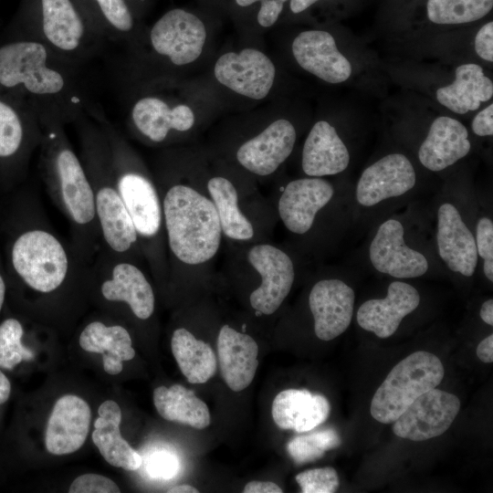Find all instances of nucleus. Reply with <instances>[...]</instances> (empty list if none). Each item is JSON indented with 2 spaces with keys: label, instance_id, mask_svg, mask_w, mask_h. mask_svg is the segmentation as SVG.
Returning a JSON list of instances; mask_svg holds the SVG:
<instances>
[{
  "label": "nucleus",
  "instance_id": "1",
  "mask_svg": "<svg viewBox=\"0 0 493 493\" xmlns=\"http://www.w3.org/2000/svg\"><path fill=\"white\" fill-rule=\"evenodd\" d=\"M79 69L37 40L17 37L0 45V89L27 105L40 121L67 125L99 108Z\"/></svg>",
  "mask_w": 493,
  "mask_h": 493
},
{
  "label": "nucleus",
  "instance_id": "2",
  "mask_svg": "<svg viewBox=\"0 0 493 493\" xmlns=\"http://www.w3.org/2000/svg\"><path fill=\"white\" fill-rule=\"evenodd\" d=\"M9 228L5 265L22 286L48 296L76 283H89V267L70 241L61 238L48 223L40 204L23 201Z\"/></svg>",
  "mask_w": 493,
  "mask_h": 493
},
{
  "label": "nucleus",
  "instance_id": "3",
  "mask_svg": "<svg viewBox=\"0 0 493 493\" xmlns=\"http://www.w3.org/2000/svg\"><path fill=\"white\" fill-rule=\"evenodd\" d=\"M41 124V178L53 204L68 221L71 245L91 264L101 241L89 179L68 137L66 125L53 119H45Z\"/></svg>",
  "mask_w": 493,
  "mask_h": 493
},
{
  "label": "nucleus",
  "instance_id": "4",
  "mask_svg": "<svg viewBox=\"0 0 493 493\" xmlns=\"http://www.w3.org/2000/svg\"><path fill=\"white\" fill-rule=\"evenodd\" d=\"M73 124L79 142V154L93 191L100 249L135 259L141 251L138 236L117 186L106 133L89 115Z\"/></svg>",
  "mask_w": 493,
  "mask_h": 493
},
{
  "label": "nucleus",
  "instance_id": "5",
  "mask_svg": "<svg viewBox=\"0 0 493 493\" xmlns=\"http://www.w3.org/2000/svg\"><path fill=\"white\" fill-rule=\"evenodd\" d=\"M158 187L164 241L173 263L196 266L217 253L222 229L210 197L189 184L170 180Z\"/></svg>",
  "mask_w": 493,
  "mask_h": 493
},
{
  "label": "nucleus",
  "instance_id": "6",
  "mask_svg": "<svg viewBox=\"0 0 493 493\" xmlns=\"http://www.w3.org/2000/svg\"><path fill=\"white\" fill-rule=\"evenodd\" d=\"M103 128L110 149L117 186L136 230L139 245L154 270H163V221L157 185L125 138L100 110L93 117Z\"/></svg>",
  "mask_w": 493,
  "mask_h": 493
},
{
  "label": "nucleus",
  "instance_id": "7",
  "mask_svg": "<svg viewBox=\"0 0 493 493\" xmlns=\"http://www.w3.org/2000/svg\"><path fill=\"white\" fill-rule=\"evenodd\" d=\"M24 38L44 44L79 67L98 56L106 43L72 0H39L38 24Z\"/></svg>",
  "mask_w": 493,
  "mask_h": 493
},
{
  "label": "nucleus",
  "instance_id": "8",
  "mask_svg": "<svg viewBox=\"0 0 493 493\" xmlns=\"http://www.w3.org/2000/svg\"><path fill=\"white\" fill-rule=\"evenodd\" d=\"M445 369L435 354L418 351L399 362L387 374L371 403V414L382 424L393 423L421 394L435 388Z\"/></svg>",
  "mask_w": 493,
  "mask_h": 493
},
{
  "label": "nucleus",
  "instance_id": "9",
  "mask_svg": "<svg viewBox=\"0 0 493 493\" xmlns=\"http://www.w3.org/2000/svg\"><path fill=\"white\" fill-rule=\"evenodd\" d=\"M89 282L96 285L104 301L125 304L141 320L154 312L152 286L134 258L100 249L90 264Z\"/></svg>",
  "mask_w": 493,
  "mask_h": 493
},
{
  "label": "nucleus",
  "instance_id": "10",
  "mask_svg": "<svg viewBox=\"0 0 493 493\" xmlns=\"http://www.w3.org/2000/svg\"><path fill=\"white\" fill-rule=\"evenodd\" d=\"M42 124L37 113L21 100L0 89V183L10 186L27 172L39 149Z\"/></svg>",
  "mask_w": 493,
  "mask_h": 493
},
{
  "label": "nucleus",
  "instance_id": "11",
  "mask_svg": "<svg viewBox=\"0 0 493 493\" xmlns=\"http://www.w3.org/2000/svg\"><path fill=\"white\" fill-rule=\"evenodd\" d=\"M132 97L128 105L127 123L136 137L152 145L164 144L176 133L186 132L194 124L192 108L172 100L169 95L151 88Z\"/></svg>",
  "mask_w": 493,
  "mask_h": 493
},
{
  "label": "nucleus",
  "instance_id": "12",
  "mask_svg": "<svg viewBox=\"0 0 493 493\" xmlns=\"http://www.w3.org/2000/svg\"><path fill=\"white\" fill-rule=\"evenodd\" d=\"M206 37L204 19L189 9L177 7L165 12L152 26L148 44L156 58L184 67L201 56Z\"/></svg>",
  "mask_w": 493,
  "mask_h": 493
},
{
  "label": "nucleus",
  "instance_id": "13",
  "mask_svg": "<svg viewBox=\"0 0 493 493\" xmlns=\"http://www.w3.org/2000/svg\"><path fill=\"white\" fill-rule=\"evenodd\" d=\"M214 74L220 84L235 93L262 100L274 85L276 67L262 51L246 47L221 55L215 63Z\"/></svg>",
  "mask_w": 493,
  "mask_h": 493
},
{
  "label": "nucleus",
  "instance_id": "14",
  "mask_svg": "<svg viewBox=\"0 0 493 493\" xmlns=\"http://www.w3.org/2000/svg\"><path fill=\"white\" fill-rule=\"evenodd\" d=\"M247 259L261 278L260 285L250 294V305L257 314L270 315L290 292L295 278L293 262L287 253L270 244L254 245Z\"/></svg>",
  "mask_w": 493,
  "mask_h": 493
},
{
  "label": "nucleus",
  "instance_id": "15",
  "mask_svg": "<svg viewBox=\"0 0 493 493\" xmlns=\"http://www.w3.org/2000/svg\"><path fill=\"white\" fill-rule=\"evenodd\" d=\"M460 410L453 393L433 388L418 396L393 422V433L412 441H424L444 434Z\"/></svg>",
  "mask_w": 493,
  "mask_h": 493
},
{
  "label": "nucleus",
  "instance_id": "16",
  "mask_svg": "<svg viewBox=\"0 0 493 493\" xmlns=\"http://www.w3.org/2000/svg\"><path fill=\"white\" fill-rule=\"evenodd\" d=\"M369 253L376 270L394 278H417L428 269L425 256L405 245L403 225L395 219H389L379 226Z\"/></svg>",
  "mask_w": 493,
  "mask_h": 493
},
{
  "label": "nucleus",
  "instance_id": "17",
  "mask_svg": "<svg viewBox=\"0 0 493 493\" xmlns=\"http://www.w3.org/2000/svg\"><path fill=\"white\" fill-rule=\"evenodd\" d=\"M296 137V130L289 121L276 120L240 145L236 151V160L241 166L256 175H270L290 155Z\"/></svg>",
  "mask_w": 493,
  "mask_h": 493
},
{
  "label": "nucleus",
  "instance_id": "18",
  "mask_svg": "<svg viewBox=\"0 0 493 493\" xmlns=\"http://www.w3.org/2000/svg\"><path fill=\"white\" fill-rule=\"evenodd\" d=\"M354 299L353 289L340 279H322L312 287L309 304L320 340L331 341L348 329Z\"/></svg>",
  "mask_w": 493,
  "mask_h": 493
},
{
  "label": "nucleus",
  "instance_id": "19",
  "mask_svg": "<svg viewBox=\"0 0 493 493\" xmlns=\"http://www.w3.org/2000/svg\"><path fill=\"white\" fill-rule=\"evenodd\" d=\"M415 181L414 166L406 156L388 154L363 171L356 186V199L362 205L372 206L405 194Z\"/></svg>",
  "mask_w": 493,
  "mask_h": 493
},
{
  "label": "nucleus",
  "instance_id": "20",
  "mask_svg": "<svg viewBox=\"0 0 493 493\" xmlns=\"http://www.w3.org/2000/svg\"><path fill=\"white\" fill-rule=\"evenodd\" d=\"M291 50L306 71L330 84L347 80L351 65L339 51L332 35L324 30H306L293 40Z\"/></svg>",
  "mask_w": 493,
  "mask_h": 493
},
{
  "label": "nucleus",
  "instance_id": "21",
  "mask_svg": "<svg viewBox=\"0 0 493 493\" xmlns=\"http://www.w3.org/2000/svg\"><path fill=\"white\" fill-rule=\"evenodd\" d=\"M332 185L320 177L289 182L278 204L280 219L288 231L302 235L312 226L317 213L332 198Z\"/></svg>",
  "mask_w": 493,
  "mask_h": 493
},
{
  "label": "nucleus",
  "instance_id": "22",
  "mask_svg": "<svg viewBox=\"0 0 493 493\" xmlns=\"http://www.w3.org/2000/svg\"><path fill=\"white\" fill-rule=\"evenodd\" d=\"M90 418V408L85 400L74 394L60 397L47 421L45 435L47 450L57 456L79 450L87 438Z\"/></svg>",
  "mask_w": 493,
  "mask_h": 493
},
{
  "label": "nucleus",
  "instance_id": "23",
  "mask_svg": "<svg viewBox=\"0 0 493 493\" xmlns=\"http://www.w3.org/2000/svg\"><path fill=\"white\" fill-rule=\"evenodd\" d=\"M419 302L416 288L405 282L393 281L384 299H369L360 306L357 321L363 330L385 339L396 331L402 320L413 312Z\"/></svg>",
  "mask_w": 493,
  "mask_h": 493
},
{
  "label": "nucleus",
  "instance_id": "24",
  "mask_svg": "<svg viewBox=\"0 0 493 493\" xmlns=\"http://www.w3.org/2000/svg\"><path fill=\"white\" fill-rule=\"evenodd\" d=\"M436 241L439 256L450 270L466 277L474 274L477 264L475 237L452 204L438 208Z\"/></svg>",
  "mask_w": 493,
  "mask_h": 493
},
{
  "label": "nucleus",
  "instance_id": "25",
  "mask_svg": "<svg viewBox=\"0 0 493 493\" xmlns=\"http://www.w3.org/2000/svg\"><path fill=\"white\" fill-rule=\"evenodd\" d=\"M217 354L222 377L234 392L252 383L258 366V346L248 334L224 325L217 337Z\"/></svg>",
  "mask_w": 493,
  "mask_h": 493
},
{
  "label": "nucleus",
  "instance_id": "26",
  "mask_svg": "<svg viewBox=\"0 0 493 493\" xmlns=\"http://www.w3.org/2000/svg\"><path fill=\"white\" fill-rule=\"evenodd\" d=\"M330 412L328 399L305 389H287L272 403L271 414L281 429L309 432L327 420Z\"/></svg>",
  "mask_w": 493,
  "mask_h": 493
},
{
  "label": "nucleus",
  "instance_id": "27",
  "mask_svg": "<svg viewBox=\"0 0 493 493\" xmlns=\"http://www.w3.org/2000/svg\"><path fill=\"white\" fill-rule=\"evenodd\" d=\"M469 151L467 128L456 119L441 116L431 124L418 157L425 168L438 172L465 157Z\"/></svg>",
  "mask_w": 493,
  "mask_h": 493
},
{
  "label": "nucleus",
  "instance_id": "28",
  "mask_svg": "<svg viewBox=\"0 0 493 493\" xmlns=\"http://www.w3.org/2000/svg\"><path fill=\"white\" fill-rule=\"evenodd\" d=\"M350 154L335 128L317 121L309 132L302 151V170L310 177L332 175L349 165Z\"/></svg>",
  "mask_w": 493,
  "mask_h": 493
},
{
  "label": "nucleus",
  "instance_id": "29",
  "mask_svg": "<svg viewBox=\"0 0 493 493\" xmlns=\"http://www.w3.org/2000/svg\"><path fill=\"white\" fill-rule=\"evenodd\" d=\"M92 441L103 458L110 465L126 470L141 467L142 456L121 435V410L119 404L107 400L100 405Z\"/></svg>",
  "mask_w": 493,
  "mask_h": 493
},
{
  "label": "nucleus",
  "instance_id": "30",
  "mask_svg": "<svg viewBox=\"0 0 493 493\" xmlns=\"http://www.w3.org/2000/svg\"><path fill=\"white\" fill-rule=\"evenodd\" d=\"M79 343L86 351L102 354L104 371L111 375L122 371V362L135 356L129 331L119 324L91 321L81 330Z\"/></svg>",
  "mask_w": 493,
  "mask_h": 493
},
{
  "label": "nucleus",
  "instance_id": "31",
  "mask_svg": "<svg viewBox=\"0 0 493 493\" xmlns=\"http://www.w3.org/2000/svg\"><path fill=\"white\" fill-rule=\"evenodd\" d=\"M493 95V83L477 64H463L456 69V79L436 90V99L450 110L465 114L479 108Z\"/></svg>",
  "mask_w": 493,
  "mask_h": 493
},
{
  "label": "nucleus",
  "instance_id": "32",
  "mask_svg": "<svg viewBox=\"0 0 493 493\" xmlns=\"http://www.w3.org/2000/svg\"><path fill=\"white\" fill-rule=\"evenodd\" d=\"M153 404L165 420L204 429L211 417L206 404L194 392L181 384L159 386L153 391Z\"/></svg>",
  "mask_w": 493,
  "mask_h": 493
},
{
  "label": "nucleus",
  "instance_id": "33",
  "mask_svg": "<svg viewBox=\"0 0 493 493\" xmlns=\"http://www.w3.org/2000/svg\"><path fill=\"white\" fill-rule=\"evenodd\" d=\"M175 361L191 383H204L216 372V357L210 345L196 339L184 328H178L171 339Z\"/></svg>",
  "mask_w": 493,
  "mask_h": 493
},
{
  "label": "nucleus",
  "instance_id": "34",
  "mask_svg": "<svg viewBox=\"0 0 493 493\" xmlns=\"http://www.w3.org/2000/svg\"><path fill=\"white\" fill-rule=\"evenodd\" d=\"M207 191L220 222L222 233L228 238L247 241L254 236V227L238 205V194L234 184L223 176L208 180Z\"/></svg>",
  "mask_w": 493,
  "mask_h": 493
},
{
  "label": "nucleus",
  "instance_id": "35",
  "mask_svg": "<svg viewBox=\"0 0 493 493\" xmlns=\"http://www.w3.org/2000/svg\"><path fill=\"white\" fill-rule=\"evenodd\" d=\"M99 16L95 32L104 41L122 40L131 36L135 29V17L127 0H91Z\"/></svg>",
  "mask_w": 493,
  "mask_h": 493
},
{
  "label": "nucleus",
  "instance_id": "36",
  "mask_svg": "<svg viewBox=\"0 0 493 493\" xmlns=\"http://www.w3.org/2000/svg\"><path fill=\"white\" fill-rule=\"evenodd\" d=\"M493 7V0H428L427 16L439 25H457L478 20Z\"/></svg>",
  "mask_w": 493,
  "mask_h": 493
},
{
  "label": "nucleus",
  "instance_id": "37",
  "mask_svg": "<svg viewBox=\"0 0 493 493\" xmlns=\"http://www.w3.org/2000/svg\"><path fill=\"white\" fill-rule=\"evenodd\" d=\"M341 443L336 430L326 428L294 437L288 443L287 449L295 463L301 465L320 458L326 451L338 447Z\"/></svg>",
  "mask_w": 493,
  "mask_h": 493
},
{
  "label": "nucleus",
  "instance_id": "38",
  "mask_svg": "<svg viewBox=\"0 0 493 493\" xmlns=\"http://www.w3.org/2000/svg\"><path fill=\"white\" fill-rule=\"evenodd\" d=\"M24 328L15 318L5 319L0 324V366L13 369L24 360L33 358V353L21 342Z\"/></svg>",
  "mask_w": 493,
  "mask_h": 493
},
{
  "label": "nucleus",
  "instance_id": "39",
  "mask_svg": "<svg viewBox=\"0 0 493 493\" xmlns=\"http://www.w3.org/2000/svg\"><path fill=\"white\" fill-rule=\"evenodd\" d=\"M303 493H333L339 487V477L333 467L305 470L296 476Z\"/></svg>",
  "mask_w": 493,
  "mask_h": 493
},
{
  "label": "nucleus",
  "instance_id": "40",
  "mask_svg": "<svg viewBox=\"0 0 493 493\" xmlns=\"http://www.w3.org/2000/svg\"><path fill=\"white\" fill-rule=\"evenodd\" d=\"M476 246L477 255L485 261L484 274L489 281H493V223L488 217H482L477 225Z\"/></svg>",
  "mask_w": 493,
  "mask_h": 493
},
{
  "label": "nucleus",
  "instance_id": "41",
  "mask_svg": "<svg viewBox=\"0 0 493 493\" xmlns=\"http://www.w3.org/2000/svg\"><path fill=\"white\" fill-rule=\"evenodd\" d=\"M70 493H119L121 490L114 481L98 474H84L70 485Z\"/></svg>",
  "mask_w": 493,
  "mask_h": 493
},
{
  "label": "nucleus",
  "instance_id": "42",
  "mask_svg": "<svg viewBox=\"0 0 493 493\" xmlns=\"http://www.w3.org/2000/svg\"><path fill=\"white\" fill-rule=\"evenodd\" d=\"M289 0H261L255 7V19L261 27L274 26Z\"/></svg>",
  "mask_w": 493,
  "mask_h": 493
},
{
  "label": "nucleus",
  "instance_id": "43",
  "mask_svg": "<svg viewBox=\"0 0 493 493\" xmlns=\"http://www.w3.org/2000/svg\"><path fill=\"white\" fill-rule=\"evenodd\" d=\"M147 469L152 477L168 479L175 475L178 462L173 455L159 452L149 459Z\"/></svg>",
  "mask_w": 493,
  "mask_h": 493
},
{
  "label": "nucleus",
  "instance_id": "44",
  "mask_svg": "<svg viewBox=\"0 0 493 493\" xmlns=\"http://www.w3.org/2000/svg\"><path fill=\"white\" fill-rule=\"evenodd\" d=\"M475 50L484 60L493 61V22L485 24L475 37Z\"/></svg>",
  "mask_w": 493,
  "mask_h": 493
},
{
  "label": "nucleus",
  "instance_id": "45",
  "mask_svg": "<svg viewBox=\"0 0 493 493\" xmlns=\"http://www.w3.org/2000/svg\"><path fill=\"white\" fill-rule=\"evenodd\" d=\"M472 130L478 136L493 134V104L478 112L472 121Z\"/></svg>",
  "mask_w": 493,
  "mask_h": 493
},
{
  "label": "nucleus",
  "instance_id": "46",
  "mask_svg": "<svg viewBox=\"0 0 493 493\" xmlns=\"http://www.w3.org/2000/svg\"><path fill=\"white\" fill-rule=\"evenodd\" d=\"M281 488L271 481H250L245 488L244 493H281Z\"/></svg>",
  "mask_w": 493,
  "mask_h": 493
},
{
  "label": "nucleus",
  "instance_id": "47",
  "mask_svg": "<svg viewBox=\"0 0 493 493\" xmlns=\"http://www.w3.org/2000/svg\"><path fill=\"white\" fill-rule=\"evenodd\" d=\"M477 356L485 363L493 362V335L490 334L482 340L477 347Z\"/></svg>",
  "mask_w": 493,
  "mask_h": 493
},
{
  "label": "nucleus",
  "instance_id": "48",
  "mask_svg": "<svg viewBox=\"0 0 493 493\" xmlns=\"http://www.w3.org/2000/svg\"><path fill=\"white\" fill-rule=\"evenodd\" d=\"M320 1L323 0H289L288 8L292 14L299 15Z\"/></svg>",
  "mask_w": 493,
  "mask_h": 493
},
{
  "label": "nucleus",
  "instance_id": "49",
  "mask_svg": "<svg viewBox=\"0 0 493 493\" xmlns=\"http://www.w3.org/2000/svg\"><path fill=\"white\" fill-rule=\"evenodd\" d=\"M479 314L487 324L493 325V299H488L482 304Z\"/></svg>",
  "mask_w": 493,
  "mask_h": 493
},
{
  "label": "nucleus",
  "instance_id": "50",
  "mask_svg": "<svg viewBox=\"0 0 493 493\" xmlns=\"http://www.w3.org/2000/svg\"><path fill=\"white\" fill-rule=\"evenodd\" d=\"M11 384L7 377L0 371V404L9 398Z\"/></svg>",
  "mask_w": 493,
  "mask_h": 493
},
{
  "label": "nucleus",
  "instance_id": "51",
  "mask_svg": "<svg viewBox=\"0 0 493 493\" xmlns=\"http://www.w3.org/2000/svg\"><path fill=\"white\" fill-rule=\"evenodd\" d=\"M261 0H233L231 7H234L237 12H246L247 10L255 9Z\"/></svg>",
  "mask_w": 493,
  "mask_h": 493
},
{
  "label": "nucleus",
  "instance_id": "52",
  "mask_svg": "<svg viewBox=\"0 0 493 493\" xmlns=\"http://www.w3.org/2000/svg\"><path fill=\"white\" fill-rule=\"evenodd\" d=\"M168 493H198L199 491L193 486L183 484L171 488Z\"/></svg>",
  "mask_w": 493,
  "mask_h": 493
},
{
  "label": "nucleus",
  "instance_id": "53",
  "mask_svg": "<svg viewBox=\"0 0 493 493\" xmlns=\"http://www.w3.org/2000/svg\"><path fill=\"white\" fill-rule=\"evenodd\" d=\"M2 270L4 269L2 268L0 265V312L5 302V291H6L5 278Z\"/></svg>",
  "mask_w": 493,
  "mask_h": 493
},
{
  "label": "nucleus",
  "instance_id": "54",
  "mask_svg": "<svg viewBox=\"0 0 493 493\" xmlns=\"http://www.w3.org/2000/svg\"><path fill=\"white\" fill-rule=\"evenodd\" d=\"M204 1L207 2V4H208L209 5H215V6H225V5H226V0H204ZM228 1H230L231 4H232V2H233V0H228ZM231 4H230V5H231Z\"/></svg>",
  "mask_w": 493,
  "mask_h": 493
}]
</instances>
